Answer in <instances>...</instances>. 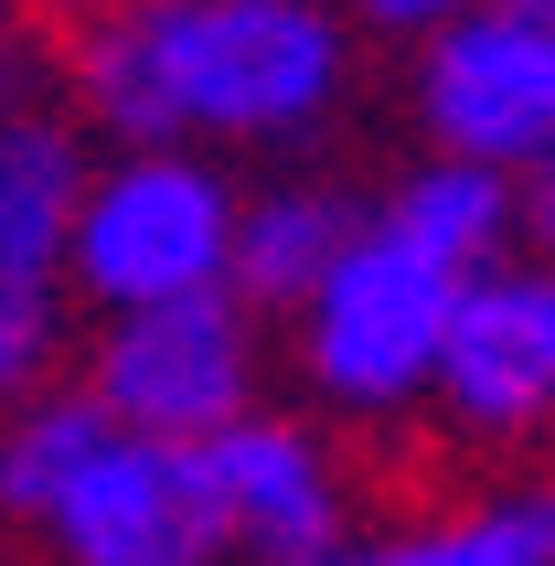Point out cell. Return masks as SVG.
Returning <instances> with one entry per match:
<instances>
[{
  "instance_id": "16",
  "label": "cell",
  "mask_w": 555,
  "mask_h": 566,
  "mask_svg": "<svg viewBox=\"0 0 555 566\" xmlns=\"http://www.w3.org/2000/svg\"><path fill=\"white\" fill-rule=\"evenodd\" d=\"M0 107H11V22H0Z\"/></svg>"
},
{
  "instance_id": "1",
  "label": "cell",
  "mask_w": 555,
  "mask_h": 566,
  "mask_svg": "<svg viewBox=\"0 0 555 566\" xmlns=\"http://www.w3.org/2000/svg\"><path fill=\"white\" fill-rule=\"evenodd\" d=\"M353 32L332 0H118L75 43V86L128 150H268L342 107Z\"/></svg>"
},
{
  "instance_id": "6",
  "label": "cell",
  "mask_w": 555,
  "mask_h": 566,
  "mask_svg": "<svg viewBox=\"0 0 555 566\" xmlns=\"http://www.w3.org/2000/svg\"><path fill=\"white\" fill-rule=\"evenodd\" d=\"M43 535H54L64 566H214L224 513H214V481H203V449L107 428V449L43 513Z\"/></svg>"
},
{
  "instance_id": "17",
  "label": "cell",
  "mask_w": 555,
  "mask_h": 566,
  "mask_svg": "<svg viewBox=\"0 0 555 566\" xmlns=\"http://www.w3.org/2000/svg\"><path fill=\"white\" fill-rule=\"evenodd\" d=\"M64 11H96V0H64Z\"/></svg>"
},
{
  "instance_id": "3",
  "label": "cell",
  "mask_w": 555,
  "mask_h": 566,
  "mask_svg": "<svg viewBox=\"0 0 555 566\" xmlns=\"http://www.w3.org/2000/svg\"><path fill=\"white\" fill-rule=\"evenodd\" d=\"M449 300L460 279L417 256L385 224H353V247L332 256V279L300 300V375L321 407L342 417H406L438 385V343H449Z\"/></svg>"
},
{
  "instance_id": "13",
  "label": "cell",
  "mask_w": 555,
  "mask_h": 566,
  "mask_svg": "<svg viewBox=\"0 0 555 566\" xmlns=\"http://www.w3.org/2000/svg\"><path fill=\"white\" fill-rule=\"evenodd\" d=\"M96 449H107V417H96L86 396H22V407L0 417V513L43 524Z\"/></svg>"
},
{
  "instance_id": "2",
  "label": "cell",
  "mask_w": 555,
  "mask_h": 566,
  "mask_svg": "<svg viewBox=\"0 0 555 566\" xmlns=\"http://www.w3.org/2000/svg\"><path fill=\"white\" fill-rule=\"evenodd\" d=\"M235 203L203 150H118L107 171L75 182V224H64V289H86L96 311H160L192 289H224V247H235Z\"/></svg>"
},
{
  "instance_id": "11",
  "label": "cell",
  "mask_w": 555,
  "mask_h": 566,
  "mask_svg": "<svg viewBox=\"0 0 555 566\" xmlns=\"http://www.w3.org/2000/svg\"><path fill=\"white\" fill-rule=\"evenodd\" d=\"M385 235H406L417 256H438L449 279H481V268H502L513 256V224H524V182H502V171H481V160H417L396 182V203H385Z\"/></svg>"
},
{
  "instance_id": "15",
  "label": "cell",
  "mask_w": 555,
  "mask_h": 566,
  "mask_svg": "<svg viewBox=\"0 0 555 566\" xmlns=\"http://www.w3.org/2000/svg\"><path fill=\"white\" fill-rule=\"evenodd\" d=\"M524 224H534V247H545V268H555V160L524 171Z\"/></svg>"
},
{
  "instance_id": "9",
  "label": "cell",
  "mask_w": 555,
  "mask_h": 566,
  "mask_svg": "<svg viewBox=\"0 0 555 566\" xmlns=\"http://www.w3.org/2000/svg\"><path fill=\"white\" fill-rule=\"evenodd\" d=\"M203 481H214V513H224V556L332 566L353 545V503H342L332 449L278 407H247L224 439H203Z\"/></svg>"
},
{
  "instance_id": "12",
  "label": "cell",
  "mask_w": 555,
  "mask_h": 566,
  "mask_svg": "<svg viewBox=\"0 0 555 566\" xmlns=\"http://www.w3.org/2000/svg\"><path fill=\"white\" fill-rule=\"evenodd\" d=\"M332 566H555V481H513L460 513L396 524L374 545H342Z\"/></svg>"
},
{
  "instance_id": "7",
  "label": "cell",
  "mask_w": 555,
  "mask_h": 566,
  "mask_svg": "<svg viewBox=\"0 0 555 566\" xmlns=\"http://www.w3.org/2000/svg\"><path fill=\"white\" fill-rule=\"evenodd\" d=\"M438 407L470 439H534L555 428V268L545 256H502L449 300V343H438Z\"/></svg>"
},
{
  "instance_id": "4",
  "label": "cell",
  "mask_w": 555,
  "mask_h": 566,
  "mask_svg": "<svg viewBox=\"0 0 555 566\" xmlns=\"http://www.w3.org/2000/svg\"><path fill=\"white\" fill-rule=\"evenodd\" d=\"M86 407L128 439L203 449L256 407V311L235 289H192L160 311H118L96 332V385Z\"/></svg>"
},
{
  "instance_id": "8",
  "label": "cell",
  "mask_w": 555,
  "mask_h": 566,
  "mask_svg": "<svg viewBox=\"0 0 555 566\" xmlns=\"http://www.w3.org/2000/svg\"><path fill=\"white\" fill-rule=\"evenodd\" d=\"M86 150L54 118H0V407H22L32 375L64 343V224H75Z\"/></svg>"
},
{
  "instance_id": "10",
  "label": "cell",
  "mask_w": 555,
  "mask_h": 566,
  "mask_svg": "<svg viewBox=\"0 0 555 566\" xmlns=\"http://www.w3.org/2000/svg\"><path fill=\"white\" fill-rule=\"evenodd\" d=\"M353 247V203L321 182H278L256 203H235V247H224V289L247 311H300L332 279V256Z\"/></svg>"
},
{
  "instance_id": "5",
  "label": "cell",
  "mask_w": 555,
  "mask_h": 566,
  "mask_svg": "<svg viewBox=\"0 0 555 566\" xmlns=\"http://www.w3.org/2000/svg\"><path fill=\"white\" fill-rule=\"evenodd\" d=\"M417 118L438 160H481L502 182L555 160V0H481L438 22L417 54Z\"/></svg>"
},
{
  "instance_id": "14",
  "label": "cell",
  "mask_w": 555,
  "mask_h": 566,
  "mask_svg": "<svg viewBox=\"0 0 555 566\" xmlns=\"http://www.w3.org/2000/svg\"><path fill=\"white\" fill-rule=\"evenodd\" d=\"M460 11H481V0H353V22H374V32H417V43H428L438 22H460Z\"/></svg>"
}]
</instances>
